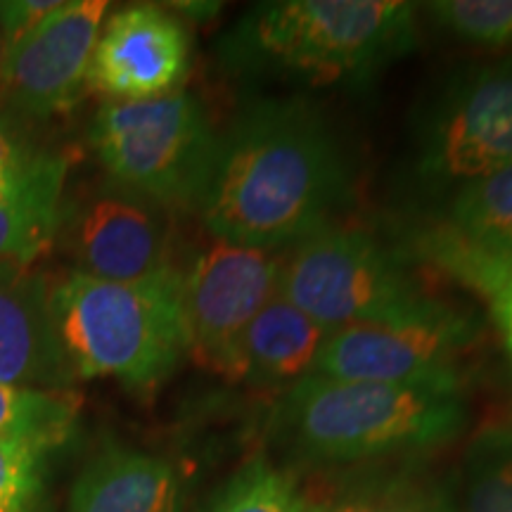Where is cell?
I'll list each match as a JSON object with an SVG mask.
<instances>
[{"instance_id":"8fae6325","label":"cell","mask_w":512,"mask_h":512,"mask_svg":"<svg viewBox=\"0 0 512 512\" xmlns=\"http://www.w3.org/2000/svg\"><path fill=\"white\" fill-rule=\"evenodd\" d=\"M107 10L105 0L62 3L36 34L8 53L0 107L24 119L72 110L88 91V69Z\"/></svg>"},{"instance_id":"e0dca14e","label":"cell","mask_w":512,"mask_h":512,"mask_svg":"<svg viewBox=\"0 0 512 512\" xmlns=\"http://www.w3.org/2000/svg\"><path fill=\"white\" fill-rule=\"evenodd\" d=\"M432 230L467 252L512 264V166L453 192Z\"/></svg>"},{"instance_id":"7c38bea8","label":"cell","mask_w":512,"mask_h":512,"mask_svg":"<svg viewBox=\"0 0 512 512\" xmlns=\"http://www.w3.org/2000/svg\"><path fill=\"white\" fill-rule=\"evenodd\" d=\"M190 72V36L159 5H126L105 17L88 69V91L112 102L176 93Z\"/></svg>"},{"instance_id":"ffe728a7","label":"cell","mask_w":512,"mask_h":512,"mask_svg":"<svg viewBox=\"0 0 512 512\" xmlns=\"http://www.w3.org/2000/svg\"><path fill=\"white\" fill-rule=\"evenodd\" d=\"M458 512H512V422L479 432L463 460Z\"/></svg>"},{"instance_id":"ac0fdd59","label":"cell","mask_w":512,"mask_h":512,"mask_svg":"<svg viewBox=\"0 0 512 512\" xmlns=\"http://www.w3.org/2000/svg\"><path fill=\"white\" fill-rule=\"evenodd\" d=\"M306 512H458L451 491L422 472H375L309 501Z\"/></svg>"},{"instance_id":"484cf974","label":"cell","mask_w":512,"mask_h":512,"mask_svg":"<svg viewBox=\"0 0 512 512\" xmlns=\"http://www.w3.org/2000/svg\"><path fill=\"white\" fill-rule=\"evenodd\" d=\"M38 152L19 138L15 126L0 117V171H17L27 166Z\"/></svg>"},{"instance_id":"ba28073f","label":"cell","mask_w":512,"mask_h":512,"mask_svg":"<svg viewBox=\"0 0 512 512\" xmlns=\"http://www.w3.org/2000/svg\"><path fill=\"white\" fill-rule=\"evenodd\" d=\"M482 325L453 306L401 323L349 325L332 330L313 375L349 382L463 389L465 358Z\"/></svg>"},{"instance_id":"9a60e30c","label":"cell","mask_w":512,"mask_h":512,"mask_svg":"<svg viewBox=\"0 0 512 512\" xmlns=\"http://www.w3.org/2000/svg\"><path fill=\"white\" fill-rule=\"evenodd\" d=\"M330 332L275 292L242 337L240 380L287 392L292 384L313 375Z\"/></svg>"},{"instance_id":"30bf717a","label":"cell","mask_w":512,"mask_h":512,"mask_svg":"<svg viewBox=\"0 0 512 512\" xmlns=\"http://www.w3.org/2000/svg\"><path fill=\"white\" fill-rule=\"evenodd\" d=\"M74 273L110 283H140L176 271L171 233L159 204L107 185L64 207L60 235Z\"/></svg>"},{"instance_id":"277c9868","label":"cell","mask_w":512,"mask_h":512,"mask_svg":"<svg viewBox=\"0 0 512 512\" xmlns=\"http://www.w3.org/2000/svg\"><path fill=\"white\" fill-rule=\"evenodd\" d=\"M50 311L76 380L112 377L150 392L188 354L181 271L140 283L72 271L50 285Z\"/></svg>"},{"instance_id":"cb8c5ba5","label":"cell","mask_w":512,"mask_h":512,"mask_svg":"<svg viewBox=\"0 0 512 512\" xmlns=\"http://www.w3.org/2000/svg\"><path fill=\"white\" fill-rule=\"evenodd\" d=\"M444 271L486 299L512 363V264L460 252L446 261Z\"/></svg>"},{"instance_id":"4316f807","label":"cell","mask_w":512,"mask_h":512,"mask_svg":"<svg viewBox=\"0 0 512 512\" xmlns=\"http://www.w3.org/2000/svg\"><path fill=\"white\" fill-rule=\"evenodd\" d=\"M5 60H8V50L3 46V38H0V81H3V69H5Z\"/></svg>"},{"instance_id":"2e32d148","label":"cell","mask_w":512,"mask_h":512,"mask_svg":"<svg viewBox=\"0 0 512 512\" xmlns=\"http://www.w3.org/2000/svg\"><path fill=\"white\" fill-rule=\"evenodd\" d=\"M69 157L38 152L15 192L0 204V266L29 268L60 235Z\"/></svg>"},{"instance_id":"5b68a950","label":"cell","mask_w":512,"mask_h":512,"mask_svg":"<svg viewBox=\"0 0 512 512\" xmlns=\"http://www.w3.org/2000/svg\"><path fill=\"white\" fill-rule=\"evenodd\" d=\"M88 143L112 185L162 209L200 207L219 150L207 110L185 91L107 102Z\"/></svg>"},{"instance_id":"6da1fadb","label":"cell","mask_w":512,"mask_h":512,"mask_svg":"<svg viewBox=\"0 0 512 512\" xmlns=\"http://www.w3.org/2000/svg\"><path fill=\"white\" fill-rule=\"evenodd\" d=\"M351 195L328 121L299 98L249 102L219 138L200 202L214 240L275 252L328 228Z\"/></svg>"},{"instance_id":"52a82bcc","label":"cell","mask_w":512,"mask_h":512,"mask_svg":"<svg viewBox=\"0 0 512 512\" xmlns=\"http://www.w3.org/2000/svg\"><path fill=\"white\" fill-rule=\"evenodd\" d=\"M512 166V60L444 83L415 126L413 174L434 195Z\"/></svg>"},{"instance_id":"d6986e66","label":"cell","mask_w":512,"mask_h":512,"mask_svg":"<svg viewBox=\"0 0 512 512\" xmlns=\"http://www.w3.org/2000/svg\"><path fill=\"white\" fill-rule=\"evenodd\" d=\"M79 408V396L69 389L38 392L0 382V441H36L55 451L72 437Z\"/></svg>"},{"instance_id":"5bb4252c","label":"cell","mask_w":512,"mask_h":512,"mask_svg":"<svg viewBox=\"0 0 512 512\" xmlns=\"http://www.w3.org/2000/svg\"><path fill=\"white\" fill-rule=\"evenodd\" d=\"M181 479L155 453L110 444L79 472L67 512H176Z\"/></svg>"},{"instance_id":"9c48e42d","label":"cell","mask_w":512,"mask_h":512,"mask_svg":"<svg viewBox=\"0 0 512 512\" xmlns=\"http://www.w3.org/2000/svg\"><path fill=\"white\" fill-rule=\"evenodd\" d=\"M273 252L214 240L181 273L188 354L211 373L240 380L242 337L278 292Z\"/></svg>"},{"instance_id":"8992f818","label":"cell","mask_w":512,"mask_h":512,"mask_svg":"<svg viewBox=\"0 0 512 512\" xmlns=\"http://www.w3.org/2000/svg\"><path fill=\"white\" fill-rule=\"evenodd\" d=\"M278 294L328 330L401 323L446 306L373 235L342 226L318 230L280 259Z\"/></svg>"},{"instance_id":"603a6c76","label":"cell","mask_w":512,"mask_h":512,"mask_svg":"<svg viewBox=\"0 0 512 512\" xmlns=\"http://www.w3.org/2000/svg\"><path fill=\"white\" fill-rule=\"evenodd\" d=\"M53 448L36 441H0V512H36L46 491Z\"/></svg>"},{"instance_id":"d4e9b609","label":"cell","mask_w":512,"mask_h":512,"mask_svg":"<svg viewBox=\"0 0 512 512\" xmlns=\"http://www.w3.org/2000/svg\"><path fill=\"white\" fill-rule=\"evenodd\" d=\"M64 0H0V38L8 53L36 34Z\"/></svg>"},{"instance_id":"3957f363","label":"cell","mask_w":512,"mask_h":512,"mask_svg":"<svg viewBox=\"0 0 512 512\" xmlns=\"http://www.w3.org/2000/svg\"><path fill=\"white\" fill-rule=\"evenodd\" d=\"M463 389L309 375L283 394L275 432L304 463L349 465L444 446L463 434Z\"/></svg>"},{"instance_id":"7402d4cb","label":"cell","mask_w":512,"mask_h":512,"mask_svg":"<svg viewBox=\"0 0 512 512\" xmlns=\"http://www.w3.org/2000/svg\"><path fill=\"white\" fill-rule=\"evenodd\" d=\"M446 34L475 46H512V0H434L422 5Z\"/></svg>"},{"instance_id":"44dd1931","label":"cell","mask_w":512,"mask_h":512,"mask_svg":"<svg viewBox=\"0 0 512 512\" xmlns=\"http://www.w3.org/2000/svg\"><path fill=\"white\" fill-rule=\"evenodd\" d=\"M207 512H306V496L290 472L254 458L223 484Z\"/></svg>"},{"instance_id":"4fadbf2b","label":"cell","mask_w":512,"mask_h":512,"mask_svg":"<svg viewBox=\"0 0 512 512\" xmlns=\"http://www.w3.org/2000/svg\"><path fill=\"white\" fill-rule=\"evenodd\" d=\"M74 380L50 311V283L31 268L0 266V382L64 392Z\"/></svg>"},{"instance_id":"7a4b0ae2","label":"cell","mask_w":512,"mask_h":512,"mask_svg":"<svg viewBox=\"0 0 512 512\" xmlns=\"http://www.w3.org/2000/svg\"><path fill=\"white\" fill-rule=\"evenodd\" d=\"M415 8L401 0H271L235 22L219 53L242 76L311 86L366 81L415 46Z\"/></svg>"}]
</instances>
